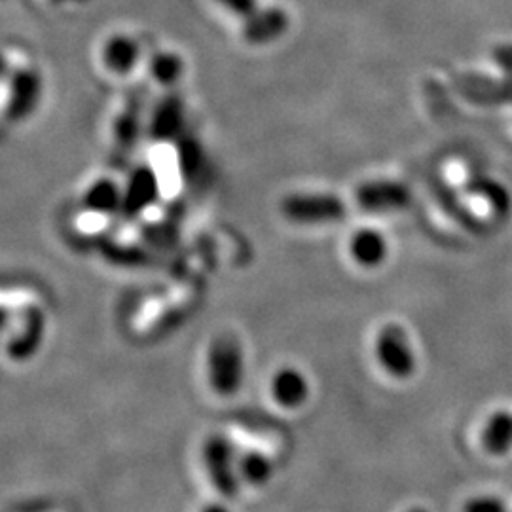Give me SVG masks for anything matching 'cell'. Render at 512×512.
<instances>
[{
	"label": "cell",
	"mask_w": 512,
	"mask_h": 512,
	"mask_svg": "<svg viewBox=\"0 0 512 512\" xmlns=\"http://www.w3.org/2000/svg\"><path fill=\"white\" fill-rule=\"evenodd\" d=\"M78 202L93 215L116 217L122 211V181L110 175H95L82 186Z\"/></svg>",
	"instance_id": "8"
},
{
	"label": "cell",
	"mask_w": 512,
	"mask_h": 512,
	"mask_svg": "<svg viewBox=\"0 0 512 512\" xmlns=\"http://www.w3.org/2000/svg\"><path fill=\"white\" fill-rule=\"evenodd\" d=\"M202 512H230L224 505H220V503H209L207 507H203Z\"/></svg>",
	"instance_id": "20"
},
{
	"label": "cell",
	"mask_w": 512,
	"mask_h": 512,
	"mask_svg": "<svg viewBox=\"0 0 512 512\" xmlns=\"http://www.w3.org/2000/svg\"><path fill=\"white\" fill-rule=\"evenodd\" d=\"M150 78L164 90H171L184 76V61L173 52H156L148 59Z\"/></svg>",
	"instance_id": "15"
},
{
	"label": "cell",
	"mask_w": 512,
	"mask_h": 512,
	"mask_svg": "<svg viewBox=\"0 0 512 512\" xmlns=\"http://www.w3.org/2000/svg\"><path fill=\"white\" fill-rule=\"evenodd\" d=\"M205 374L209 387L219 397L236 395L245 380V357L232 334H219L205 353Z\"/></svg>",
	"instance_id": "1"
},
{
	"label": "cell",
	"mask_w": 512,
	"mask_h": 512,
	"mask_svg": "<svg viewBox=\"0 0 512 512\" xmlns=\"http://www.w3.org/2000/svg\"><path fill=\"white\" fill-rule=\"evenodd\" d=\"M141 46L128 35H112L101 44L99 65L110 78H128L139 67Z\"/></svg>",
	"instance_id": "9"
},
{
	"label": "cell",
	"mask_w": 512,
	"mask_h": 512,
	"mask_svg": "<svg viewBox=\"0 0 512 512\" xmlns=\"http://www.w3.org/2000/svg\"><path fill=\"white\" fill-rule=\"evenodd\" d=\"M279 211L298 226H325L346 219L348 205L329 192H293L281 200Z\"/></svg>",
	"instance_id": "2"
},
{
	"label": "cell",
	"mask_w": 512,
	"mask_h": 512,
	"mask_svg": "<svg viewBox=\"0 0 512 512\" xmlns=\"http://www.w3.org/2000/svg\"><path fill=\"white\" fill-rule=\"evenodd\" d=\"M463 512H509L507 503L495 495H476L465 501Z\"/></svg>",
	"instance_id": "18"
},
{
	"label": "cell",
	"mask_w": 512,
	"mask_h": 512,
	"mask_svg": "<svg viewBox=\"0 0 512 512\" xmlns=\"http://www.w3.org/2000/svg\"><path fill=\"white\" fill-rule=\"evenodd\" d=\"M289 29V16L281 8H258L251 18L243 19V38L253 46L270 44Z\"/></svg>",
	"instance_id": "11"
},
{
	"label": "cell",
	"mask_w": 512,
	"mask_h": 512,
	"mask_svg": "<svg viewBox=\"0 0 512 512\" xmlns=\"http://www.w3.org/2000/svg\"><path fill=\"white\" fill-rule=\"evenodd\" d=\"M272 399L283 408H300L310 397L308 378L293 366H285L277 370L270 384Z\"/></svg>",
	"instance_id": "13"
},
{
	"label": "cell",
	"mask_w": 512,
	"mask_h": 512,
	"mask_svg": "<svg viewBox=\"0 0 512 512\" xmlns=\"http://www.w3.org/2000/svg\"><path fill=\"white\" fill-rule=\"evenodd\" d=\"M238 475L251 486H264L274 476V465L264 454L251 450L239 459Z\"/></svg>",
	"instance_id": "16"
},
{
	"label": "cell",
	"mask_w": 512,
	"mask_h": 512,
	"mask_svg": "<svg viewBox=\"0 0 512 512\" xmlns=\"http://www.w3.org/2000/svg\"><path fill=\"white\" fill-rule=\"evenodd\" d=\"M349 255L365 270L380 268L389 255L387 238L376 228H361L349 239Z\"/></svg>",
	"instance_id": "12"
},
{
	"label": "cell",
	"mask_w": 512,
	"mask_h": 512,
	"mask_svg": "<svg viewBox=\"0 0 512 512\" xmlns=\"http://www.w3.org/2000/svg\"><path fill=\"white\" fill-rule=\"evenodd\" d=\"M355 203L366 213H395L404 211L412 203V190L393 179H374L359 184Z\"/></svg>",
	"instance_id": "6"
},
{
	"label": "cell",
	"mask_w": 512,
	"mask_h": 512,
	"mask_svg": "<svg viewBox=\"0 0 512 512\" xmlns=\"http://www.w3.org/2000/svg\"><path fill=\"white\" fill-rule=\"evenodd\" d=\"M183 126V99L177 97V93H167L150 109L145 133L154 143H171L181 137Z\"/></svg>",
	"instance_id": "7"
},
{
	"label": "cell",
	"mask_w": 512,
	"mask_h": 512,
	"mask_svg": "<svg viewBox=\"0 0 512 512\" xmlns=\"http://www.w3.org/2000/svg\"><path fill=\"white\" fill-rule=\"evenodd\" d=\"M374 357L387 376L408 380L414 376L418 357L403 327L385 325L374 340Z\"/></svg>",
	"instance_id": "4"
},
{
	"label": "cell",
	"mask_w": 512,
	"mask_h": 512,
	"mask_svg": "<svg viewBox=\"0 0 512 512\" xmlns=\"http://www.w3.org/2000/svg\"><path fill=\"white\" fill-rule=\"evenodd\" d=\"M469 190L476 194V196H482L486 202L492 205V209L497 211V213L507 215L511 211L512 202L509 190L503 184L494 181V179L476 177V179L469 183Z\"/></svg>",
	"instance_id": "17"
},
{
	"label": "cell",
	"mask_w": 512,
	"mask_h": 512,
	"mask_svg": "<svg viewBox=\"0 0 512 512\" xmlns=\"http://www.w3.org/2000/svg\"><path fill=\"white\" fill-rule=\"evenodd\" d=\"M147 116L137 97H124L110 107L105 126V139L112 152L129 154L145 135Z\"/></svg>",
	"instance_id": "3"
},
{
	"label": "cell",
	"mask_w": 512,
	"mask_h": 512,
	"mask_svg": "<svg viewBox=\"0 0 512 512\" xmlns=\"http://www.w3.org/2000/svg\"><path fill=\"white\" fill-rule=\"evenodd\" d=\"M406 512H429V511H425V509H423V507H412V509H410V511H406Z\"/></svg>",
	"instance_id": "21"
},
{
	"label": "cell",
	"mask_w": 512,
	"mask_h": 512,
	"mask_svg": "<svg viewBox=\"0 0 512 512\" xmlns=\"http://www.w3.org/2000/svg\"><path fill=\"white\" fill-rule=\"evenodd\" d=\"M160 196V177L154 167L141 165L122 183V209L126 213H143Z\"/></svg>",
	"instance_id": "10"
},
{
	"label": "cell",
	"mask_w": 512,
	"mask_h": 512,
	"mask_svg": "<svg viewBox=\"0 0 512 512\" xmlns=\"http://www.w3.org/2000/svg\"><path fill=\"white\" fill-rule=\"evenodd\" d=\"M482 448L492 456H505L512 450V412L497 410L482 427Z\"/></svg>",
	"instance_id": "14"
},
{
	"label": "cell",
	"mask_w": 512,
	"mask_h": 512,
	"mask_svg": "<svg viewBox=\"0 0 512 512\" xmlns=\"http://www.w3.org/2000/svg\"><path fill=\"white\" fill-rule=\"evenodd\" d=\"M202 458L215 490L222 497H236L239 492V475L232 442L220 433L209 435L203 442Z\"/></svg>",
	"instance_id": "5"
},
{
	"label": "cell",
	"mask_w": 512,
	"mask_h": 512,
	"mask_svg": "<svg viewBox=\"0 0 512 512\" xmlns=\"http://www.w3.org/2000/svg\"><path fill=\"white\" fill-rule=\"evenodd\" d=\"M222 8H226L228 12H232L234 16L247 19L251 18L258 10V2L256 0H217Z\"/></svg>",
	"instance_id": "19"
}]
</instances>
